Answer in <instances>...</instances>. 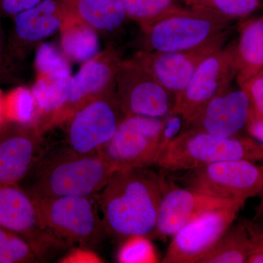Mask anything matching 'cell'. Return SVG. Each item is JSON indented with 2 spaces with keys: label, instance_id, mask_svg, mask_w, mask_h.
I'll return each instance as SVG.
<instances>
[{
  "label": "cell",
  "instance_id": "cell-31",
  "mask_svg": "<svg viewBox=\"0 0 263 263\" xmlns=\"http://www.w3.org/2000/svg\"><path fill=\"white\" fill-rule=\"evenodd\" d=\"M184 129V120L182 117L178 114H169L164 117L163 128L160 138L162 155L180 136ZM162 156V155H161Z\"/></svg>",
  "mask_w": 263,
  "mask_h": 263
},
{
  "label": "cell",
  "instance_id": "cell-2",
  "mask_svg": "<svg viewBox=\"0 0 263 263\" xmlns=\"http://www.w3.org/2000/svg\"><path fill=\"white\" fill-rule=\"evenodd\" d=\"M26 190L32 197L97 196L117 171L100 152L78 155L65 149L41 158Z\"/></svg>",
  "mask_w": 263,
  "mask_h": 263
},
{
  "label": "cell",
  "instance_id": "cell-8",
  "mask_svg": "<svg viewBox=\"0 0 263 263\" xmlns=\"http://www.w3.org/2000/svg\"><path fill=\"white\" fill-rule=\"evenodd\" d=\"M124 118L116 89L91 100L65 122V149L78 155L98 153Z\"/></svg>",
  "mask_w": 263,
  "mask_h": 263
},
{
  "label": "cell",
  "instance_id": "cell-4",
  "mask_svg": "<svg viewBox=\"0 0 263 263\" xmlns=\"http://www.w3.org/2000/svg\"><path fill=\"white\" fill-rule=\"evenodd\" d=\"M232 21L210 10L180 7L143 29L145 51L193 49L231 28Z\"/></svg>",
  "mask_w": 263,
  "mask_h": 263
},
{
  "label": "cell",
  "instance_id": "cell-1",
  "mask_svg": "<svg viewBox=\"0 0 263 263\" xmlns=\"http://www.w3.org/2000/svg\"><path fill=\"white\" fill-rule=\"evenodd\" d=\"M172 183L148 167L116 171L98 195L105 233L123 240L133 235L150 237Z\"/></svg>",
  "mask_w": 263,
  "mask_h": 263
},
{
  "label": "cell",
  "instance_id": "cell-16",
  "mask_svg": "<svg viewBox=\"0 0 263 263\" xmlns=\"http://www.w3.org/2000/svg\"><path fill=\"white\" fill-rule=\"evenodd\" d=\"M42 135L34 125L8 122L0 129V184H19L42 158Z\"/></svg>",
  "mask_w": 263,
  "mask_h": 263
},
{
  "label": "cell",
  "instance_id": "cell-27",
  "mask_svg": "<svg viewBox=\"0 0 263 263\" xmlns=\"http://www.w3.org/2000/svg\"><path fill=\"white\" fill-rule=\"evenodd\" d=\"M117 259L120 263L159 262L155 247L145 235H133L124 239L118 251Z\"/></svg>",
  "mask_w": 263,
  "mask_h": 263
},
{
  "label": "cell",
  "instance_id": "cell-32",
  "mask_svg": "<svg viewBox=\"0 0 263 263\" xmlns=\"http://www.w3.org/2000/svg\"><path fill=\"white\" fill-rule=\"evenodd\" d=\"M0 17V19H1ZM15 67V62L10 59L7 47L5 44L4 36L0 22V83L10 81L13 79Z\"/></svg>",
  "mask_w": 263,
  "mask_h": 263
},
{
  "label": "cell",
  "instance_id": "cell-29",
  "mask_svg": "<svg viewBox=\"0 0 263 263\" xmlns=\"http://www.w3.org/2000/svg\"><path fill=\"white\" fill-rule=\"evenodd\" d=\"M238 86L248 96L253 117L263 122V71Z\"/></svg>",
  "mask_w": 263,
  "mask_h": 263
},
{
  "label": "cell",
  "instance_id": "cell-34",
  "mask_svg": "<svg viewBox=\"0 0 263 263\" xmlns=\"http://www.w3.org/2000/svg\"><path fill=\"white\" fill-rule=\"evenodd\" d=\"M41 0H0V17H10L35 6Z\"/></svg>",
  "mask_w": 263,
  "mask_h": 263
},
{
  "label": "cell",
  "instance_id": "cell-3",
  "mask_svg": "<svg viewBox=\"0 0 263 263\" xmlns=\"http://www.w3.org/2000/svg\"><path fill=\"white\" fill-rule=\"evenodd\" d=\"M263 161V145L252 137L222 138L184 130L168 146L156 165L167 172H183L228 160Z\"/></svg>",
  "mask_w": 263,
  "mask_h": 263
},
{
  "label": "cell",
  "instance_id": "cell-10",
  "mask_svg": "<svg viewBox=\"0 0 263 263\" xmlns=\"http://www.w3.org/2000/svg\"><path fill=\"white\" fill-rule=\"evenodd\" d=\"M236 76L234 41L214 51L200 63L187 86L175 98L170 114L181 116L185 124L200 107L232 87Z\"/></svg>",
  "mask_w": 263,
  "mask_h": 263
},
{
  "label": "cell",
  "instance_id": "cell-15",
  "mask_svg": "<svg viewBox=\"0 0 263 263\" xmlns=\"http://www.w3.org/2000/svg\"><path fill=\"white\" fill-rule=\"evenodd\" d=\"M121 60L113 50L100 52L86 62L71 81L68 99L52 123L51 129L63 124L91 100L116 89Z\"/></svg>",
  "mask_w": 263,
  "mask_h": 263
},
{
  "label": "cell",
  "instance_id": "cell-5",
  "mask_svg": "<svg viewBox=\"0 0 263 263\" xmlns=\"http://www.w3.org/2000/svg\"><path fill=\"white\" fill-rule=\"evenodd\" d=\"M31 197L43 226L70 247L89 248L105 233L93 197Z\"/></svg>",
  "mask_w": 263,
  "mask_h": 263
},
{
  "label": "cell",
  "instance_id": "cell-33",
  "mask_svg": "<svg viewBox=\"0 0 263 263\" xmlns=\"http://www.w3.org/2000/svg\"><path fill=\"white\" fill-rule=\"evenodd\" d=\"M103 260L98 254L95 253L86 247H76L71 249L69 253L66 254L60 260L63 263H101Z\"/></svg>",
  "mask_w": 263,
  "mask_h": 263
},
{
  "label": "cell",
  "instance_id": "cell-36",
  "mask_svg": "<svg viewBox=\"0 0 263 263\" xmlns=\"http://www.w3.org/2000/svg\"><path fill=\"white\" fill-rule=\"evenodd\" d=\"M260 166L261 167H262L263 172V163L262 165ZM258 195H259V205H257V209H256L253 219H252V220L254 221H263V185Z\"/></svg>",
  "mask_w": 263,
  "mask_h": 263
},
{
  "label": "cell",
  "instance_id": "cell-13",
  "mask_svg": "<svg viewBox=\"0 0 263 263\" xmlns=\"http://www.w3.org/2000/svg\"><path fill=\"white\" fill-rule=\"evenodd\" d=\"M243 205L216 209L202 214L173 235L162 263H198L237 219Z\"/></svg>",
  "mask_w": 263,
  "mask_h": 263
},
{
  "label": "cell",
  "instance_id": "cell-7",
  "mask_svg": "<svg viewBox=\"0 0 263 263\" xmlns=\"http://www.w3.org/2000/svg\"><path fill=\"white\" fill-rule=\"evenodd\" d=\"M164 118L129 116L119 124L113 138L100 151L117 171L156 165L161 155Z\"/></svg>",
  "mask_w": 263,
  "mask_h": 263
},
{
  "label": "cell",
  "instance_id": "cell-22",
  "mask_svg": "<svg viewBox=\"0 0 263 263\" xmlns=\"http://www.w3.org/2000/svg\"><path fill=\"white\" fill-rule=\"evenodd\" d=\"M251 240L245 221L233 223L198 263H247Z\"/></svg>",
  "mask_w": 263,
  "mask_h": 263
},
{
  "label": "cell",
  "instance_id": "cell-24",
  "mask_svg": "<svg viewBox=\"0 0 263 263\" xmlns=\"http://www.w3.org/2000/svg\"><path fill=\"white\" fill-rule=\"evenodd\" d=\"M4 106L8 122L36 126L37 105L32 89L20 86L4 95Z\"/></svg>",
  "mask_w": 263,
  "mask_h": 263
},
{
  "label": "cell",
  "instance_id": "cell-11",
  "mask_svg": "<svg viewBox=\"0 0 263 263\" xmlns=\"http://www.w3.org/2000/svg\"><path fill=\"white\" fill-rule=\"evenodd\" d=\"M116 93L124 117H166L176 98L133 59L121 60L116 76Z\"/></svg>",
  "mask_w": 263,
  "mask_h": 263
},
{
  "label": "cell",
  "instance_id": "cell-30",
  "mask_svg": "<svg viewBox=\"0 0 263 263\" xmlns=\"http://www.w3.org/2000/svg\"><path fill=\"white\" fill-rule=\"evenodd\" d=\"M243 221L252 245L247 263H263V221Z\"/></svg>",
  "mask_w": 263,
  "mask_h": 263
},
{
  "label": "cell",
  "instance_id": "cell-12",
  "mask_svg": "<svg viewBox=\"0 0 263 263\" xmlns=\"http://www.w3.org/2000/svg\"><path fill=\"white\" fill-rule=\"evenodd\" d=\"M232 32L231 27L193 49L174 52L141 51L135 55L133 60L176 97L187 86L200 63L226 46Z\"/></svg>",
  "mask_w": 263,
  "mask_h": 263
},
{
  "label": "cell",
  "instance_id": "cell-18",
  "mask_svg": "<svg viewBox=\"0 0 263 263\" xmlns=\"http://www.w3.org/2000/svg\"><path fill=\"white\" fill-rule=\"evenodd\" d=\"M71 14L72 12L62 0H41L15 15L7 43L10 59L15 63L22 60L32 45L60 30Z\"/></svg>",
  "mask_w": 263,
  "mask_h": 263
},
{
  "label": "cell",
  "instance_id": "cell-35",
  "mask_svg": "<svg viewBox=\"0 0 263 263\" xmlns=\"http://www.w3.org/2000/svg\"><path fill=\"white\" fill-rule=\"evenodd\" d=\"M246 129L250 137L263 145V122L255 119L252 113Z\"/></svg>",
  "mask_w": 263,
  "mask_h": 263
},
{
  "label": "cell",
  "instance_id": "cell-19",
  "mask_svg": "<svg viewBox=\"0 0 263 263\" xmlns=\"http://www.w3.org/2000/svg\"><path fill=\"white\" fill-rule=\"evenodd\" d=\"M235 57L238 85L263 71V16L240 24Z\"/></svg>",
  "mask_w": 263,
  "mask_h": 263
},
{
  "label": "cell",
  "instance_id": "cell-14",
  "mask_svg": "<svg viewBox=\"0 0 263 263\" xmlns=\"http://www.w3.org/2000/svg\"><path fill=\"white\" fill-rule=\"evenodd\" d=\"M252 113L247 93L230 89L209 100L194 113L185 123L184 130L207 133L222 138L240 136L247 129Z\"/></svg>",
  "mask_w": 263,
  "mask_h": 263
},
{
  "label": "cell",
  "instance_id": "cell-28",
  "mask_svg": "<svg viewBox=\"0 0 263 263\" xmlns=\"http://www.w3.org/2000/svg\"><path fill=\"white\" fill-rule=\"evenodd\" d=\"M35 66L39 77L71 74L68 62L53 45L43 43L35 56Z\"/></svg>",
  "mask_w": 263,
  "mask_h": 263
},
{
  "label": "cell",
  "instance_id": "cell-6",
  "mask_svg": "<svg viewBox=\"0 0 263 263\" xmlns=\"http://www.w3.org/2000/svg\"><path fill=\"white\" fill-rule=\"evenodd\" d=\"M183 173L176 177L181 186L245 205L263 185L262 167L249 160L222 161Z\"/></svg>",
  "mask_w": 263,
  "mask_h": 263
},
{
  "label": "cell",
  "instance_id": "cell-9",
  "mask_svg": "<svg viewBox=\"0 0 263 263\" xmlns=\"http://www.w3.org/2000/svg\"><path fill=\"white\" fill-rule=\"evenodd\" d=\"M0 228L26 240L41 262L70 247L43 226L32 197L19 184H0Z\"/></svg>",
  "mask_w": 263,
  "mask_h": 263
},
{
  "label": "cell",
  "instance_id": "cell-37",
  "mask_svg": "<svg viewBox=\"0 0 263 263\" xmlns=\"http://www.w3.org/2000/svg\"><path fill=\"white\" fill-rule=\"evenodd\" d=\"M8 123L5 114L4 95L0 92V129L6 125Z\"/></svg>",
  "mask_w": 263,
  "mask_h": 263
},
{
  "label": "cell",
  "instance_id": "cell-21",
  "mask_svg": "<svg viewBox=\"0 0 263 263\" xmlns=\"http://www.w3.org/2000/svg\"><path fill=\"white\" fill-rule=\"evenodd\" d=\"M60 31L62 49L70 60L85 63L98 54V32L73 13L66 19Z\"/></svg>",
  "mask_w": 263,
  "mask_h": 263
},
{
  "label": "cell",
  "instance_id": "cell-26",
  "mask_svg": "<svg viewBox=\"0 0 263 263\" xmlns=\"http://www.w3.org/2000/svg\"><path fill=\"white\" fill-rule=\"evenodd\" d=\"M39 262V257L26 240L0 228V263Z\"/></svg>",
  "mask_w": 263,
  "mask_h": 263
},
{
  "label": "cell",
  "instance_id": "cell-23",
  "mask_svg": "<svg viewBox=\"0 0 263 263\" xmlns=\"http://www.w3.org/2000/svg\"><path fill=\"white\" fill-rule=\"evenodd\" d=\"M127 18L136 22L142 30L167 16L180 6L174 0H120Z\"/></svg>",
  "mask_w": 263,
  "mask_h": 263
},
{
  "label": "cell",
  "instance_id": "cell-20",
  "mask_svg": "<svg viewBox=\"0 0 263 263\" xmlns=\"http://www.w3.org/2000/svg\"><path fill=\"white\" fill-rule=\"evenodd\" d=\"M74 15L97 32H112L128 18L120 0H62Z\"/></svg>",
  "mask_w": 263,
  "mask_h": 263
},
{
  "label": "cell",
  "instance_id": "cell-17",
  "mask_svg": "<svg viewBox=\"0 0 263 263\" xmlns=\"http://www.w3.org/2000/svg\"><path fill=\"white\" fill-rule=\"evenodd\" d=\"M235 205L245 206L172 183L161 202L157 226L150 237L165 239L205 213Z\"/></svg>",
  "mask_w": 263,
  "mask_h": 263
},
{
  "label": "cell",
  "instance_id": "cell-25",
  "mask_svg": "<svg viewBox=\"0 0 263 263\" xmlns=\"http://www.w3.org/2000/svg\"><path fill=\"white\" fill-rule=\"evenodd\" d=\"M190 8L210 10L233 22L243 19L259 8L262 0H184Z\"/></svg>",
  "mask_w": 263,
  "mask_h": 263
}]
</instances>
